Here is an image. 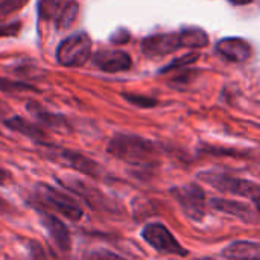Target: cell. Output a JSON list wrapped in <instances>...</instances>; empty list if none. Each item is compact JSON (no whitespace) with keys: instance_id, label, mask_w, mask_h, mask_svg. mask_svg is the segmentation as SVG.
I'll use <instances>...</instances> for the list:
<instances>
[{"instance_id":"obj_27","label":"cell","mask_w":260,"mask_h":260,"mask_svg":"<svg viewBox=\"0 0 260 260\" xmlns=\"http://www.w3.org/2000/svg\"><path fill=\"white\" fill-rule=\"evenodd\" d=\"M11 210V207H9V204L6 203V200H3L2 197H0V213H8Z\"/></svg>"},{"instance_id":"obj_14","label":"cell","mask_w":260,"mask_h":260,"mask_svg":"<svg viewBox=\"0 0 260 260\" xmlns=\"http://www.w3.org/2000/svg\"><path fill=\"white\" fill-rule=\"evenodd\" d=\"M222 256L229 260H260V247L251 241H235L222 250Z\"/></svg>"},{"instance_id":"obj_3","label":"cell","mask_w":260,"mask_h":260,"mask_svg":"<svg viewBox=\"0 0 260 260\" xmlns=\"http://www.w3.org/2000/svg\"><path fill=\"white\" fill-rule=\"evenodd\" d=\"M35 198L41 206L52 209L53 212L59 213L72 222H79L84 216L81 206L70 195L46 183H40L35 186Z\"/></svg>"},{"instance_id":"obj_17","label":"cell","mask_w":260,"mask_h":260,"mask_svg":"<svg viewBox=\"0 0 260 260\" xmlns=\"http://www.w3.org/2000/svg\"><path fill=\"white\" fill-rule=\"evenodd\" d=\"M181 46L186 49H201L209 44L207 34L200 27H189L180 30Z\"/></svg>"},{"instance_id":"obj_7","label":"cell","mask_w":260,"mask_h":260,"mask_svg":"<svg viewBox=\"0 0 260 260\" xmlns=\"http://www.w3.org/2000/svg\"><path fill=\"white\" fill-rule=\"evenodd\" d=\"M37 212H38V216H40V222H41L43 229L46 230L50 242L61 253H70V250H72V235H70L69 229L66 227V224L58 216L50 215L46 210L37 209Z\"/></svg>"},{"instance_id":"obj_10","label":"cell","mask_w":260,"mask_h":260,"mask_svg":"<svg viewBox=\"0 0 260 260\" xmlns=\"http://www.w3.org/2000/svg\"><path fill=\"white\" fill-rule=\"evenodd\" d=\"M180 47H183L180 32L152 35L145 38L142 43V50L148 56H165L178 50Z\"/></svg>"},{"instance_id":"obj_16","label":"cell","mask_w":260,"mask_h":260,"mask_svg":"<svg viewBox=\"0 0 260 260\" xmlns=\"http://www.w3.org/2000/svg\"><path fill=\"white\" fill-rule=\"evenodd\" d=\"M27 108L30 110V113L34 114V117L41 122L43 125L55 129V131H61V133H66V131H70V126L67 123V120L59 116V114H53V113H49L46 110H43L41 107L35 105V104H29Z\"/></svg>"},{"instance_id":"obj_15","label":"cell","mask_w":260,"mask_h":260,"mask_svg":"<svg viewBox=\"0 0 260 260\" xmlns=\"http://www.w3.org/2000/svg\"><path fill=\"white\" fill-rule=\"evenodd\" d=\"M3 123H5L11 131H15V133H18V134H21V136H26V137H29L30 140H34V142H37V143L46 145V134H44L43 129L38 128L35 123L27 122L26 119L18 117V116L11 117V119H6Z\"/></svg>"},{"instance_id":"obj_23","label":"cell","mask_w":260,"mask_h":260,"mask_svg":"<svg viewBox=\"0 0 260 260\" xmlns=\"http://www.w3.org/2000/svg\"><path fill=\"white\" fill-rule=\"evenodd\" d=\"M29 260H50L41 245L35 241H29Z\"/></svg>"},{"instance_id":"obj_11","label":"cell","mask_w":260,"mask_h":260,"mask_svg":"<svg viewBox=\"0 0 260 260\" xmlns=\"http://www.w3.org/2000/svg\"><path fill=\"white\" fill-rule=\"evenodd\" d=\"M93 62L102 72L117 73V72H125L131 67V56L123 50L107 49V50H99L94 55Z\"/></svg>"},{"instance_id":"obj_21","label":"cell","mask_w":260,"mask_h":260,"mask_svg":"<svg viewBox=\"0 0 260 260\" xmlns=\"http://www.w3.org/2000/svg\"><path fill=\"white\" fill-rule=\"evenodd\" d=\"M125 99L128 102H131L133 105L136 107H140V108H151V107H155L157 105V101L155 99H151V98H146V96H137V94H125Z\"/></svg>"},{"instance_id":"obj_4","label":"cell","mask_w":260,"mask_h":260,"mask_svg":"<svg viewBox=\"0 0 260 260\" xmlns=\"http://www.w3.org/2000/svg\"><path fill=\"white\" fill-rule=\"evenodd\" d=\"M169 193L180 204L183 213L193 222H201L207 212V197L201 186L192 183L187 186H177Z\"/></svg>"},{"instance_id":"obj_1","label":"cell","mask_w":260,"mask_h":260,"mask_svg":"<svg viewBox=\"0 0 260 260\" xmlns=\"http://www.w3.org/2000/svg\"><path fill=\"white\" fill-rule=\"evenodd\" d=\"M107 152L128 165H148L157 155L155 145L134 134H116L107 146Z\"/></svg>"},{"instance_id":"obj_13","label":"cell","mask_w":260,"mask_h":260,"mask_svg":"<svg viewBox=\"0 0 260 260\" xmlns=\"http://www.w3.org/2000/svg\"><path fill=\"white\" fill-rule=\"evenodd\" d=\"M59 183H61L62 186H67V187H69V189H72L73 192L79 193L85 201H88V204L91 203V206H93V207H99V209L111 210V212H113V207H110V206H108V200H107L101 192H98V190H96V187H91V186L85 184L84 181L73 180V178H70V180H67V181L59 180Z\"/></svg>"},{"instance_id":"obj_25","label":"cell","mask_w":260,"mask_h":260,"mask_svg":"<svg viewBox=\"0 0 260 260\" xmlns=\"http://www.w3.org/2000/svg\"><path fill=\"white\" fill-rule=\"evenodd\" d=\"M21 29L20 21L9 23V24H0V38L2 37H17Z\"/></svg>"},{"instance_id":"obj_28","label":"cell","mask_w":260,"mask_h":260,"mask_svg":"<svg viewBox=\"0 0 260 260\" xmlns=\"http://www.w3.org/2000/svg\"><path fill=\"white\" fill-rule=\"evenodd\" d=\"M233 5H247V3H251L253 0H230Z\"/></svg>"},{"instance_id":"obj_6","label":"cell","mask_w":260,"mask_h":260,"mask_svg":"<svg viewBox=\"0 0 260 260\" xmlns=\"http://www.w3.org/2000/svg\"><path fill=\"white\" fill-rule=\"evenodd\" d=\"M91 53V40L85 32L75 34L62 40L56 49V59L64 67L84 66Z\"/></svg>"},{"instance_id":"obj_20","label":"cell","mask_w":260,"mask_h":260,"mask_svg":"<svg viewBox=\"0 0 260 260\" xmlns=\"http://www.w3.org/2000/svg\"><path fill=\"white\" fill-rule=\"evenodd\" d=\"M26 3H27V0H2L0 2V20H3L8 15L17 12Z\"/></svg>"},{"instance_id":"obj_22","label":"cell","mask_w":260,"mask_h":260,"mask_svg":"<svg viewBox=\"0 0 260 260\" xmlns=\"http://www.w3.org/2000/svg\"><path fill=\"white\" fill-rule=\"evenodd\" d=\"M0 90L3 91H24V90H35L27 84L23 82H15L9 79H0Z\"/></svg>"},{"instance_id":"obj_18","label":"cell","mask_w":260,"mask_h":260,"mask_svg":"<svg viewBox=\"0 0 260 260\" xmlns=\"http://www.w3.org/2000/svg\"><path fill=\"white\" fill-rule=\"evenodd\" d=\"M78 11H79L78 3L73 2V0L69 2V3L59 11V14L56 15V27H58L59 30L69 29V27L75 23V20H76V17H78Z\"/></svg>"},{"instance_id":"obj_12","label":"cell","mask_w":260,"mask_h":260,"mask_svg":"<svg viewBox=\"0 0 260 260\" xmlns=\"http://www.w3.org/2000/svg\"><path fill=\"white\" fill-rule=\"evenodd\" d=\"M216 50L219 55H222L225 59L232 62H244L247 61L253 50L248 41L238 38V37H230V38H222L216 44Z\"/></svg>"},{"instance_id":"obj_2","label":"cell","mask_w":260,"mask_h":260,"mask_svg":"<svg viewBox=\"0 0 260 260\" xmlns=\"http://www.w3.org/2000/svg\"><path fill=\"white\" fill-rule=\"evenodd\" d=\"M198 180L212 186L213 189L236 195L245 200H250L254 206L256 210H259V184L251 181V180H244L239 177H233L229 174L222 172H215V171H206L198 174Z\"/></svg>"},{"instance_id":"obj_8","label":"cell","mask_w":260,"mask_h":260,"mask_svg":"<svg viewBox=\"0 0 260 260\" xmlns=\"http://www.w3.org/2000/svg\"><path fill=\"white\" fill-rule=\"evenodd\" d=\"M52 157L58 161H61L62 165L78 171L79 174H84L87 177H91V178H99L101 174H102V169L101 166L88 158L87 155L81 154V152H76V151H70V149H53L52 152Z\"/></svg>"},{"instance_id":"obj_26","label":"cell","mask_w":260,"mask_h":260,"mask_svg":"<svg viewBox=\"0 0 260 260\" xmlns=\"http://www.w3.org/2000/svg\"><path fill=\"white\" fill-rule=\"evenodd\" d=\"M9 180H11V174H9L6 169L0 168V184H5V183H8Z\"/></svg>"},{"instance_id":"obj_5","label":"cell","mask_w":260,"mask_h":260,"mask_svg":"<svg viewBox=\"0 0 260 260\" xmlns=\"http://www.w3.org/2000/svg\"><path fill=\"white\" fill-rule=\"evenodd\" d=\"M140 236L149 247H152L158 253L180 256V257L189 256V250H186L177 241V238L169 232V229L165 224L149 222L142 229Z\"/></svg>"},{"instance_id":"obj_24","label":"cell","mask_w":260,"mask_h":260,"mask_svg":"<svg viewBox=\"0 0 260 260\" xmlns=\"http://www.w3.org/2000/svg\"><path fill=\"white\" fill-rule=\"evenodd\" d=\"M197 58H198V53H189V55H184V56L178 58L177 61H174L172 64H169L168 67H165V69H163L161 72H169V70L178 69V67H181V66H187V64L193 62V61H195Z\"/></svg>"},{"instance_id":"obj_19","label":"cell","mask_w":260,"mask_h":260,"mask_svg":"<svg viewBox=\"0 0 260 260\" xmlns=\"http://www.w3.org/2000/svg\"><path fill=\"white\" fill-rule=\"evenodd\" d=\"M62 0H40L38 14L43 20H53L61 11Z\"/></svg>"},{"instance_id":"obj_9","label":"cell","mask_w":260,"mask_h":260,"mask_svg":"<svg viewBox=\"0 0 260 260\" xmlns=\"http://www.w3.org/2000/svg\"><path fill=\"white\" fill-rule=\"evenodd\" d=\"M207 204L212 209H215L216 212L235 216L244 222H248V224H257L259 222V210L251 209L247 203L225 200V198H212L210 203H207Z\"/></svg>"}]
</instances>
